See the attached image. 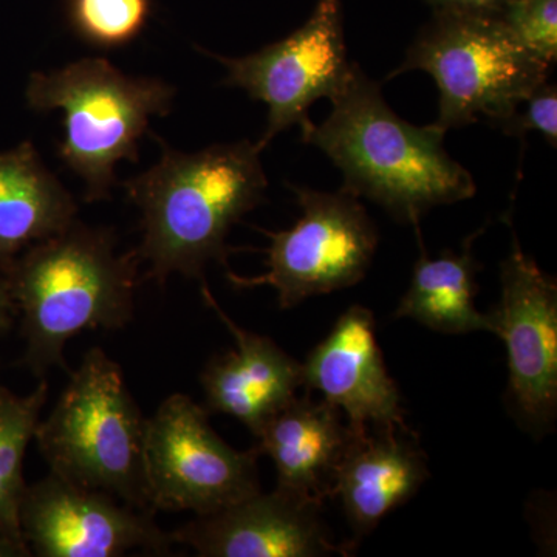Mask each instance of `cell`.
<instances>
[{
    "mask_svg": "<svg viewBox=\"0 0 557 557\" xmlns=\"http://www.w3.org/2000/svg\"><path fill=\"white\" fill-rule=\"evenodd\" d=\"M208 54L226 69V86L269 108L265 132L256 143L259 150L288 127L307 126L311 104L335 100L357 65L348 61L339 0H318L302 27L248 57Z\"/></svg>",
    "mask_w": 557,
    "mask_h": 557,
    "instance_id": "cell-9",
    "label": "cell"
},
{
    "mask_svg": "<svg viewBox=\"0 0 557 557\" xmlns=\"http://www.w3.org/2000/svg\"><path fill=\"white\" fill-rule=\"evenodd\" d=\"M322 504L288 491L252 494L211 515L196 516L170 533L201 557H321L348 548L333 544Z\"/></svg>",
    "mask_w": 557,
    "mask_h": 557,
    "instance_id": "cell-12",
    "label": "cell"
},
{
    "mask_svg": "<svg viewBox=\"0 0 557 557\" xmlns=\"http://www.w3.org/2000/svg\"><path fill=\"white\" fill-rule=\"evenodd\" d=\"M502 298L494 335L508 351L509 395L527 426L544 431L557 408V284L520 248L500 267Z\"/></svg>",
    "mask_w": 557,
    "mask_h": 557,
    "instance_id": "cell-11",
    "label": "cell"
},
{
    "mask_svg": "<svg viewBox=\"0 0 557 557\" xmlns=\"http://www.w3.org/2000/svg\"><path fill=\"white\" fill-rule=\"evenodd\" d=\"M21 531L39 557H119L139 552L170 555L171 536L150 509L124 504L102 491L50 472L27 486Z\"/></svg>",
    "mask_w": 557,
    "mask_h": 557,
    "instance_id": "cell-10",
    "label": "cell"
},
{
    "mask_svg": "<svg viewBox=\"0 0 557 557\" xmlns=\"http://www.w3.org/2000/svg\"><path fill=\"white\" fill-rule=\"evenodd\" d=\"M498 129L509 137L525 138L530 132H539L553 148L557 143V90L555 84L542 83L520 102L519 108Z\"/></svg>",
    "mask_w": 557,
    "mask_h": 557,
    "instance_id": "cell-22",
    "label": "cell"
},
{
    "mask_svg": "<svg viewBox=\"0 0 557 557\" xmlns=\"http://www.w3.org/2000/svg\"><path fill=\"white\" fill-rule=\"evenodd\" d=\"M358 431L325 399L295 397L260 428L259 456H269L277 485L288 493L322 504L332 497L336 469Z\"/></svg>",
    "mask_w": 557,
    "mask_h": 557,
    "instance_id": "cell-16",
    "label": "cell"
},
{
    "mask_svg": "<svg viewBox=\"0 0 557 557\" xmlns=\"http://www.w3.org/2000/svg\"><path fill=\"white\" fill-rule=\"evenodd\" d=\"M288 186L302 214L293 228L260 230L271 242L265 249L269 271L255 277L226 274L237 288L269 285L276 289L282 310L358 284L379 247V231L358 197L343 189L322 193Z\"/></svg>",
    "mask_w": 557,
    "mask_h": 557,
    "instance_id": "cell-7",
    "label": "cell"
},
{
    "mask_svg": "<svg viewBox=\"0 0 557 557\" xmlns=\"http://www.w3.org/2000/svg\"><path fill=\"white\" fill-rule=\"evenodd\" d=\"M174 97V87L164 81L124 75L104 58L33 73L27 86L28 108L64 115L58 153L83 180L87 203L109 199L116 164L138 160L150 120L166 116Z\"/></svg>",
    "mask_w": 557,
    "mask_h": 557,
    "instance_id": "cell-5",
    "label": "cell"
},
{
    "mask_svg": "<svg viewBox=\"0 0 557 557\" xmlns=\"http://www.w3.org/2000/svg\"><path fill=\"white\" fill-rule=\"evenodd\" d=\"M428 478L426 458L413 432L370 428L355 434L339 461L332 497L343 502L359 541L416 496Z\"/></svg>",
    "mask_w": 557,
    "mask_h": 557,
    "instance_id": "cell-15",
    "label": "cell"
},
{
    "mask_svg": "<svg viewBox=\"0 0 557 557\" xmlns=\"http://www.w3.org/2000/svg\"><path fill=\"white\" fill-rule=\"evenodd\" d=\"M67 10L81 39L98 49H116L145 30L152 0H69Z\"/></svg>",
    "mask_w": 557,
    "mask_h": 557,
    "instance_id": "cell-20",
    "label": "cell"
},
{
    "mask_svg": "<svg viewBox=\"0 0 557 557\" xmlns=\"http://www.w3.org/2000/svg\"><path fill=\"white\" fill-rule=\"evenodd\" d=\"M435 11H457V13L487 14L497 16L507 0H424Z\"/></svg>",
    "mask_w": 557,
    "mask_h": 557,
    "instance_id": "cell-23",
    "label": "cell"
},
{
    "mask_svg": "<svg viewBox=\"0 0 557 557\" xmlns=\"http://www.w3.org/2000/svg\"><path fill=\"white\" fill-rule=\"evenodd\" d=\"M141 263L137 249L119 252L112 231L76 219L2 269L22 318L25 368L38 379L51 369L70 373L64 350L73 336L126 327Z\"/></svg>",
    "mask_w": 557,
    "mask_h": 557,
    "instance_id": "cell-3",
    "label": "cell"
},
{
    "mask_svg": "<svg viewBox=\"0 0 557 557\" xmlns=\"http://www.w3.org/2000/svg\"><path fill=\"white\" fill-rule=\"evenodd\" d=\"M300 131L304 143L317 146L343 172L341 189L372 200L399 222L418 226L432 208L478 193L472 175L446 152V132L399 119L380 84L358 64L327 119Z\"/></svg>",
    "mask_w": 557,
    "mask_h": 557,
    "instance_id": "cell-2",
    "label": "cell"
},
{
    "mask_svg": "<svg viewBox=\"0 0 557 557\" xmlns=\"http://www.w3.org/2000/svg\"><path fill=\"white\" fill-rule=\"evenodd\" d=\"M498 21L523 49L552 67L557 58V0H507Z\"/></svg>",
    "mask_w": 557,
    "mask_h": 557,
    "instance_id": "cell-21",
    "label": "cell"
},
{
    "mask_svg": "<svg viewBox=\"0 0 557 557\" xmlns=\"http://www.w3.org/2000/svg\"><path fill=\"white\" fill-rule=\"evenodd\" d=\"M32 556V549L27 542L16 541L0 533V557H27Z\"/></svg>",
    "mask_w": 557,
    "mask_h": 557,
    "instance_id": "cell-25",
    "label": "cell"
},
{
    "mask_svg": "<svg viewBox=\"0 0 557 557\" xmlns=\"http://www.w3.org/2000/svg\"><path fill=\"white\" fill-rule=\"evenodd\" d=\"M201 296L236 339L234 350L211 358L201 372L207 410L236 418L256 435L302 387L300 362L273 339L237 325L205 282Z\"/></svg>",
    "mask_w": 557,
    "mask_h": 557,
    "instance_id": "cell-14",
    "label": "cell"
},
{
    "mask_svg": "<svg viewBox=\"0 0 557 557\" xmlns=\"http://www.w3.org/2000/svg\"><path fill=\"white\" fill-rule=\"evenodd\" d=\"M157 139L160 160L124 182L141 211L138 256L161 287L174 273L203 281L209 262L226 265L231 228L265 200L262 150L244 139L186 153Z\"/></svg>",
    "mask_w": 557,
    "mask_h": 557,
    "instance_id": "cell-1",
    "label": "cell"
},
{
    "mask_svg": "<svg viewBox=\"0 0 557 557\" xmlns=\"http://www.w3.org/2000/svg\"><path fill=\"white\" fill-rule=\"evenodd\" d=\"M258 457L256 449L231 448L188 395H170L146 420L150 508L205 516L237 504L262 491Z\"/></svg>",
    "mask_w": 557,
    "mask_h": 557,
    "instance_id": "cell-8",
    "label": "cell"
},
{
    "mask_svg": "<svg viewBox=\"0 0 557 557\" xmlns=\"http://www.w3.org/2000/svg\"><path fill=\"white\" fill-rule=\"evenodd\" d=\"M78 205L30 141L0 152V271L75 222Z\"/></svg>",
    "mask_w": 557,
    "mask_h": 557,
    "instance_id": "cell-17",
    "label": "cell"
},
{
    "mask_svg": "<svg viewBox=\"0 0 557 557\" xmlns=\"http://www.w3.org/2000/svg\"><path fill=\"white\" fill-rule=\"evenodd\" d=\"M485 230L483 226L469 236L460 252H443L440 258L432 259L417 226L420 258L413 265L408 292L403 296L395 318L413 319L424 327L446 335L494 333L493 314L482 313L475 307L478 273L482 265L474 258L472 245Z\"/></svg>",
    "mask_w": 557,
    "mask_h": 557,
    "instance_id": "cell-18",
    "label": "cell"
},
{
    "mask_svg": "<svg viewBox=\"0 0 557 557\" xmlns=\"http://www.w3.org/2000/svg\"><path fill=\"white\" fill-rule=\"evenodd\" d=\"M300 370L302 387L318 391L355 431L373 428L412 432L406 424L399 388L381 354L375 318L366 307L344 311Z\"/></svg>",
    "mask_w": 557,
    "mask_h": 557,
    "instance_id": "cell-13",
    "label": "cell"
},
{
    "mask_svg": "<svg viewBox=\"0 0 557 557\" xmlns=\"http://www.w3.org/2000/svg\"><path fill=\"white\" fill-rule=\"evenodd\" d=\"M47 397L49 384L44 380L27 397L0 387V533L22 542L20 512L27 490L22 468Z\"/></svg>",
    "mask_w": 557,
    "mask_h": 557,
    "instance_id": "cell-19",
    "label": "cell"
},
{
    "mask_svg": "<svg viewBox=\"0 0 557 557\" xmlns=\"http://www.w3.org/2000/svg\"><path fill=\"white\" fill-rule=\"evenodd\" d=\"M14 314H16V309H14L13 299L10 296L9 285L0 271V335L11 327Z\"/></svg>",
    "mask_w": 557,
    "mask_h": 557,
    "instance_id": "cell-24",
    "label": "cell"
},
{
    "mask_svg": "<svg viewBox=\"0 0 557 557\" xmlns=\"http://www.w3.org/2000/svg\"><path fill=\"white\" fill-rule=\"evenodd\" d=\"M423 70L438 87L435 126L445 132L486 120L497 127L548 79L549 67L523 49L496 16L435 11L387 76Z\"/></svg>",
    "mask_w": 557,
    "mask_h": 557,
    "instance_id": "cell-6",
    "label": "cell"
},
{
    "mask_svg": "<svg viewBox=\"0 0 557 557\" xmlns=\"http://www.w3.org/2000/svg\"><path fill=\"white\" fill-rule=\"evenodd\" d=\"M146 420L119 362L94 347L69 373L35 440L53 474L153 511L145 475Z\"/></svg>",
    "mask_w": 557,
    "mask_h": 557,
    "instance_id": "cell-4",
    "label": "cell"
}]
</instances>
